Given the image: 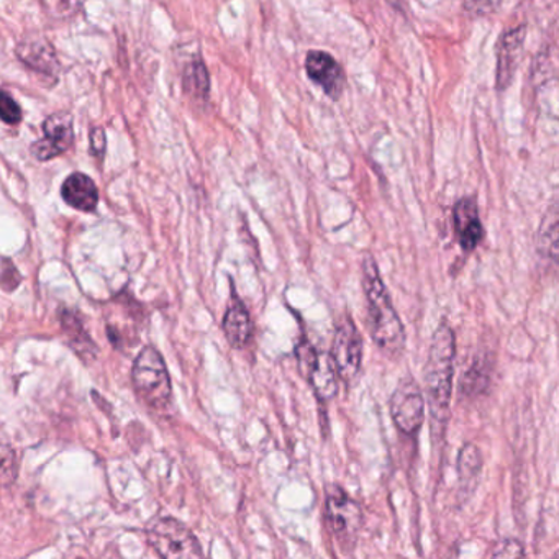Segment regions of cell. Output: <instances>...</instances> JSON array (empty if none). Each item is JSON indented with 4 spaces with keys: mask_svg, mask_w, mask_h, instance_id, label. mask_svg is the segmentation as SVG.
Returning <instances> with one entry per match:
<instances>
[{
    "mask_svg": "<svg viewBox=\"0 0 559 559\" xmlns=\"http://www.w3.org/2000/svg\"><path fill=\"white\" fill-rule=\"evenodd\" d=\"M454 356L456 340L448 323H441L431 336L425 365V391L430 411L431 430L435 437L443 438L450 418L451 394H453Z\"/></svg>",
    "mask_w": 559,
    "mask_h": 559,
    "instance_id": "cell-1",
    "label": "cell"
},
{
    "mask_svg": "<svg viewBox=\"0 0 559 559\" xmlns=\"http://www.w3.org/2000/svg\"><path fill=\"white\" fill-rule=\"evenodd\" d=\"M362 289L368 304V329L372 342L385 355L397 358L405 349V329L388 287L371 254L362 261Z\"/></svg>",
    "mask_w": 559,
    "mask_h": 559,
    "instance_id": "cell-2",
    "label": "cell"
},
{
    "mask_svg": "<svg viewBox=\"0 0 559 559\" xmlns=\"http://www.w3.org/2000/svg\"><path fill=\"white\" fill-rule=\"evenodd\" d=\"M61 198L74 211L94 212L99 204V189L96 182L84 175V173H73L64 179L61 186Z\"/></svg>",
    "mask_w": 559,
    "mask_h": 559,
    "instance_id": "cell-14",
    "label": "cell"
},
{
    "mask_svg": "<svg viewBox=\"0 0 559 559\" xmlns=\"http://www.w3.org/2000/svg\"><path fill=\"white\" fill-rule=\"evenodd\" d=\"M326 515L340 546L345 549L353 548L361 530V507L336 484L326 487Z\"/></svg>",
    "mask_w": 559,
    "mask_h": 559,
    "instance_id": "cell-5",
    "label": "cell"
},
{
    "mask_svg": "<svg viewBox=\"0 0 559 559\" xmlns=\"http://www.w3.org/2000/svg\"><path fill=\"white\" fill-rule=\"evenodd\" d=\"M0 114H2V120L9 123V126H17V123L22 122V117H24L17 100L9 96L5 91H2V99H0Z\"/></svg>",
    "mask_w": 559,
    "mask_h": 559,
    "instance_id": "cell-23",
    "label": "cell"
},
{
    "mask_svg": "<svg viewBox=\"0 0 559 559\" xmlns=\"http://www.w3.org/2000/svg\"><path fill=\"white\" fill-rule=\"evenodd\" d=\"M73 142V116L70 112L51 114L44 122V139L34 142L31 152L38 162H50L67 153Z\"/></svg>",
    "mask_w": 559,
    "mask_h": 559,
    "instance_id": "cell-9",
    "label": "cell"
},
{
    "mask_svg": "<svg viewBox=\"0 0 559 559\" xmlns=\"http://www.w3.org/2000/svg\"><path fill=\"white\" fill-rule=\"evenodd\" d=\"M551 559H559V549L551 556Z\"/></svg>",
    "mask_w": 559,
    "mask_h": 559,
    "instance_id": "cell-26",
    "label": "cell"
},
{
    "mask_svg": "<svg viewBox=\"0 0 559 559\" xmlns=\"http://www.w3.org/2000/svg\"><path fill=\"white\" fill-rule=\"evenodd\" d=\"M490 559H526L525 548L515 538H502L493 545Z\"/></svg>",
    "mask_w": 559,
    "mask_h": 559,
    "instance_id": "cell-21",
    "label": "cell"
},
{
    "mask_svg": "<svg viewBox=\"0 0 559 559\" xmlns=\"http://www.w3.org/2000/svg\"><path fill=\"white\" fill-rule=\"evenodd\" d=\"M483 469V454L474 443L463 444L457 454V486L463 497L471 496L476 489L477 479Z\"/></svg>",
    "mask_w": 559,
    "mask_h": 559,
    "instance_id": "cell-16",
    "label": "cell"
},
{
    "mask_svg": "<svg viewBox=\"0 0 559 559\" xmlns=\"http://www.w3.org/2000/svg\"><path fill=\"white\" fill-rule=\"evenodd\" d=\"M526 27L516 25L503 32L497 45V90L502 91L512 83L513 74L519 67L520 55L525 44Z\"/></svg>",
    "mask_w": 559,
    "mask_h": 559,
    "instance_id": "cell-11",
    "label": "cell"
},
{
    "mask_svg": "<svg viewBox=\"0 0 559 559\" xmlns=\"http://www.w3.org/2000/svg\"><path fill=\"white\" fill-rule=\"evenodd\" d=\"M391 417L402 433L412 437L425 421V395L414 378H404L392 392Z\"/></svg>",
    "mask_w": 559,
    "mask_h": 559,
    "instance_id": "cell-6",
    "label": "cell"
},
{
    "mask_svg": "<svg viewBox=\"0 0 559 559\" xmlns=\"http://www.w3.org/2000/svg\"><path fill=\"white\" fill-rule=\"evenodd\" d=\"M91 153L97 158H103L104 153H106V133L100 127H96V129L91 130Z\"/></svg>",
    "mask_w": 559,
    "mask_h": 559,
    "instance_id": "cell-25",
    "label": "cell"
},
{
    "mask_svg": "<svg viewBox=\"0 0 559 559\" xmlns=\"http://www.w3.org/2000/svg\"><path fill=\"white\" fill-rule=\"evenodd\" d=\"M188 96H191L194 100H201L205 103L209 99V93H211V80H209V71L205 64L201 60L192 61L188 64L185 71V81H182Z\"/></svg>",
    "mask_w": 559,
    "mask_h": 559,
    "instance_id": "cell-19",
    "label": "cell"
},
{
    "mask_svg": "<svg viewBox=\"0 0 559 559\" xmlns=\"http://www.w3.org/2000/svg\"><path fill=\"white\" fill-rule=\"evenodd\" d=\"M61 325H63L64 333H67L71 346H73L81 356L96 353V345H94L93 340L90 338L86 330H84L83 322H81L78 313L71 312V310H63V313H61Z\"/></svg>",
    "mask_w": 559,
    "mask_h": 559,
    "instance_id": "cell-18",
    "label": "cell"
},
{
    "mask_svg": "<svg viewBox=\"0 0 559 559\" xmlns=\"http://www.w3.org/2000/svg\"><path fill=\"white\" fill-rule=\"evenodd\" d=\"M21 283L22 274L19 273L17 266L9 258H4V261H2V289L5 293H12V290L17 289Z\"/></svg>",
    "mask_w": 559,
    "mask_h": 559,
    "instance_id": "cell-24",
    "label": "cell"
},
{
    "mask_svg": "<svg viewBox=\"0 0 559 559\" xmlns=\"http://www.w3.org/2000/svg\"><path fill=\"white\" fill-rule=\"evenodd\" d=\"M17 57L24 61L28 70L35 71L41 78L57 80L60 73V63H58L55 48L45 38L22 41L17 48Z\"/></svg>",
    "mask_w": 559,
    "mask_h": 559,
    "instance_id": "cell-13",
    "label": "cell"
},
{
    "mask_svg": "<svg viewBox=\"0 0 559 559\" xmlns=\"http://www.w3.org/2000/svg\"><path fill=\"white\" fill-rule=\"evenodd\" d=\"M19 463L15 451L8 443H4V447H2V484H4V487L15 483Z\"/></svg>",
    "mask_w": 559,
    "mask_h": 559,
    "instance_id": "cell-22",
    "label": "cell"
},
{
    "mask_svg": "<svg viewBox=\"0 0 559 559\" xmlns=\"http://www.w3.org/2000/svg\"><path fill=\"white\" fill-rule=\"evenodd\" d=\"M297 358L300 369L309 376L316 394L322 401H330L338 392V371L329 353L317 352L310 343L302 342L297 346Z\"/></svg>",
    "mask_w": 559,
    "mask_h": 559,
    "instance_id": "cell-8",
    "label": "cell"
},
{
    "mask_svg": "<svg viewBox=\"0 0 559 559\" xmlns=\"http://www.w3.org/2000/svg\"><path fill=\"white\" fill-rule=\"evenodd\" d=\"M133 388L150 407L165 408L171 401V378L162 353L145 346L135 358L132 368Z\"/></svg>",
    "mask_w": 559,
    "mask_h": 559,
    "instance_id": "cell-3",
    "label": "cell"
},
{
    "mask_svg": "<svg viewBox=\"0 0 559 559\" xmlns=\"http://www.w3.org/2000/svg\"><path fill=\"white\" fill-rule=\"evenodd\" d=\"M332 358L335 361L340 378L352 384L361 371L362 338L352 317H343L336 325L333 338Z\"/></svg>",
    "mask_w": 559,
    "mask_h": 559,
    "instance_id": "cell-7",
    "label": "cell"
},
{
    "mask_svg": "<svg viewBox=\"0 0 559 559\" xmlns=\"http://www.w3.org/2000/svg\"><path fill=\"white\" fill-rule=\"evenodd\" d=\"M146 536L162 559H204L194 533L171 516L150 523Z\"/></svg>",
    "mask_w": 559,
    "mask_h": 559,
    "instance_id": "cell-4",
    "label": "cell"
},
{
    "mask_svg": "<svg viewBox=\"0 0 559 559\" xmlns=\"http://www.w3.org/2000/svg\"><path fill=\"white\" fill-rule=\"evenodd\" d=\"M453 228L457 243L463 248L464 253L476 250L484 238V227L476 199L463 198L454 204Z\"/></svg>",
    "mask_w": 559,
    "mask_h": 559,
    "instance_id": "cell-12",
    "label": "cell"
},
{
    "mask_svg": "<svg viewBox=\"0 0 559 559\" xmlns=\"http://www.w3.org/2000/svg\"><path fill=\"white\" fill-rule=\"evenodd\" d=\"M307 76L322 87L326 96L338 100L345 90L346 78L342 64L326 51H309L306 58Z\"/></svg>",
    "mask_w": 559,
    "mask_h": 559,
    "instance_id": "cell-10",
    "label": "cell"
},
{
    "mask_svg": "<svg viewBox=\"0 0 559 559\" xmlns=\"http://www.w3.org/2000/svg\"><path fill=\"white\" fill-rule=\"evenodd\" d=\"M489 369L484 365L483 359H477L461 379L460 392L463 397L476 399L483 395L489 388Z\"/></svg>",
    "mask_w": 559,
    "mask_h": 559,
    "instance_id": "cell-20",
    "label": "cell"
},
{
    "mask_svg": "<svg viewBox=\"0 0 559 559\" xmlns=\"http://www.w3.org/2000/svg\"><path fill=\"white\" fill-rule=\"evenodd\" d=\"M222 329H224L225 336L234 348H245L253 336V322H251L250 312L235 293L231 294Z\"/></svg>",
    "mask_w": 559,
    "mask_h": 559,
    "instance_id": "cell-15",
    "label": "cell"
},
{
    "mask_svg": "<svg viewBox=\"0 0 559 559\" xmlns=\"http://www.w3.org/2000/svg\"><path fill=\"white\" fill-rule=\"evenodd\" d=\"M538 251L548 260H559V204L549 209L538 235Z\"/></svg>",
    "mask_w": 559,
    "mask_h": 559,
    "instance_id": "cell-17",
    "label": "cell"
}]
</instances>
